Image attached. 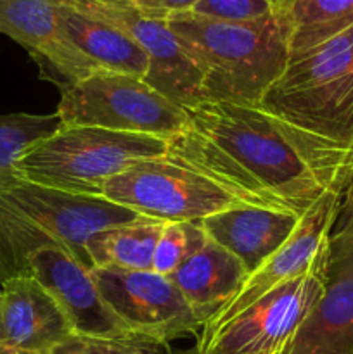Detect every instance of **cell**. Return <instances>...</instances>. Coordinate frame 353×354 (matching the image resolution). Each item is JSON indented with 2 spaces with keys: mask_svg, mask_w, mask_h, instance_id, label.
<instances>
[{
  "mask_svg": "<svg viewBox=\"0 0 353 354\" xmlns=\"http://www.w3.org/2000/svg\"><path fill=\"white\" fill-rule=\"evenodd\" d=\"M61 127H93L170 140L189 124L187 109L144 78L97 69L61 92Z\"/></svg>",
  "mask_w": 353,
  "mask_h": 354,
  "instance_id": "obj_6",
  "label": "cell"
},
{
  "mask_svg": "<svg viewBox=\"0 0 353 354\" xmlns=\"http://www.w3.org/2000/svg\"><path fill=\"white\" fill-rule=\"evenodd\" d=\"M57 6L62 26L71 44L97 68L141 78L147 76V54L123 30L71 6L66 0H57Z\"/></svg>",
  "mask_w": 353,
  "mask_h": 354,
  "instance_id": "obj_18",
  "label": "cell"
},
{
  "mask_svg": "<svg viewBox=\"0 0 353 354\" xmlns=\"http://www.w3.org/2000/svg\"><path fill=\"white\" fill-rule=\"evenodd\" d=\"M102 197L161 221H203L241 203L166 156L145 159L106 183Z\"/></svg>",
  "mask_w": 353,
  "mask_h": 354,
  "instance_id": "obj_8",
  "label": "cell"
},
{
  "mask_svg": "<svg viewBox=\"0 0 353 354\" xmlns=\"http://www.w3.org/2000/svg\"><path fill=\"white\" fill-rule=\"evenodd\" d=\"M0 354H12L9 346H7L6 330H3V318H2V303H0Z\"/></svg>",
  "mask_w": 353,
  "mask_h": 354,
  "instance_id": "obj_27",
  "label": "cell"
},
{
  "mask_svg": "<svg viewBox=\"0 0 353 354\" xmlns=\"http://www.w3.org/2000/svg\"><path fill=\"white\" fill-rule=\"evenodd\" d=\"M301 216L266 207L234 206L201 221L210 241L235 256L253 273L291 237Z\"/></svg>",
  "mask_w": 353,
  "mask_h": 354,
  "instance_id": "obj_16",
  "label": "cell"
},
{
  "mask_svg": "<svg viewBox=\"0 0 353 354\" xmlns=\"http://www.w3.org/2000/svg\"><path fill=\"white\" fill-rule=\"evenodd\" d=\"M87 344H89L90 354H161L159 351L166 348V346L138 337L87 339Z\"/></svg>",
  "mask_w": 353,
  "mask_h": 354,
  "instance_id": "obj_24",
  "label": "cell"
},
{
  "mask_svg": "<svg viewBox=\"0 0 353 354\" xmlns=\"http://www.w3.org/2000/svg\"><path fill=\"white\" fill-rule=\"evenodd\" d=\"M3 330L12 354H51L75 334L57 301L31 275L0 283Z\"/></svg>",
  "mask_w": 353,
  "mask_h": 354,
  "instance_id": "obj_15",
  "label": "cell"
},
{
  "mask_svg": "<svg viewBox=\"0 0 353 354\" xmlns=\"http://www.w3.org/2000/svg\"><path fill=\"white\" fill-rule=\"evenodd\" d=\"M0 33L19 44L38 64L42 78L61 92L99 69L68 38L57 0H0Z\"/></svg>",
  "mask_w": 353,
  "mask_h": 354,
  "instance_id": "obj_12",
  "label": "cell"
},
{
  "mask_svg": "<svg viewBox=\"0 0 353 354\" xmlns=\"http://www.w3.org/2000/svg\"><path fill=\"white\" fill-rule=\"evenodd\" d=\"M168 140L166 158L194 169L242 206L303 216L327 190L345 189L350 154L262 106L203 100Z\"/></svg>",
  "mask_w": 353,
  "mask_h": 354,
  "instance_id": "obj_1",
  "label": "cell"
},
{
  "mask_svg": "<svg viewBox=\"0 0 353 354\" xmlns=\"http://www.w3.org/2000/svg\"><path fill=\"white\" fill-rule=\"evenodd\" d=\"M327 261L282 283L232 320L199 332L197 354H291L301 327L317 308L325 287Z\"/></svg>",
  "mask_w": 353,
  "mask_h": 354,
  "instance_id": "obj_7",
  "label": "cell"
},
{
  "mask_svg": "<svg viewBox=\"0 0 353 354\" xmlns=\"http://www.w3.org/2000/svg\"><path fill=\"white\" fill-rule=\"evenodd\" d=\"M201 0H135L134 6L149 16L166 19L175 14L192 12V9Z\"/></svg>",
  "mask_w": 353,
  "mask_h": 354,
  "instance_id": "obj_25",
  "label": "cell"
},
{
  "mask_svg": "<svg viewBox=\"0 0 353 354\" xmlns=\"http://www.w3.org/2000/svg\"><path fill=\"white\" fill-rule=\"evenodd\" d=\"M246 277L248 272L242 263L208 239L206 244L187 258L170 279L204 325L234 296Z\"/></svg>",
  "mask_w": 353,
  "mask_h": 354,
  "instance_id": "obj_17",
  "label": "cell"
},
{
  "mask_svg": "<svg viewBox=\"0 0 353 354\" xmlns=\"http://www.w3.org/2000/svg\"><path fill=\"white\" fill-rule=\"evenodd\" d=\"M208 242L201 221H166L158 239L152 270L170 277L175 270Z\"/></svg>",
  "mask_w": 353,
  "mask_h": 354,
  "instance_id": "obj_22",
  "label": "cell"
},
{
  "mask_svg": "<svg viewBox=\"0 0 353 354\" xmlns=\"http://www.w3.org/2000/svg\"><path fill=\"white\" fill-rule=\"evenodd\" d=\"M165 223L166 221L138 216L137 220L93 234L87 244L93 270H152L156 244Z\"/></svg>",
  "mask_w": 353,
  "mask_h": 354,
  "instance_id": "obj_19",
  "label": "cell"
},
{
  "mask_svg": "<svg viewBox=\"0 0 353 354\" xmlns=\"http://www.w3.org/2000/svg\"><path fill=\"white\" fill-rule=\"evenodd\" d=\"M345 225H353V216H348V218H338V220H336L334 228H336V227H345Z\"/></svg>",
  "mask_w": 353,
  "mask_h": 354,
  "instance_id": "obj_28",
  "label": "cell"
},
{
  "mask_svg": "<svg viewBox=\"0 0 353 354\" xmlns=\"http://www.w3.org/2000/svg\"><path fill=\"white\" fill-rule=\"evenodd\" d=\"M59 128L57 113L0 114V194L23 182L16 168L21 156Z\"/></svg>",
  "mask_w": 353,
  "mask_h": 354,
  "instance_id": "obj_21",
  "label": "cell"
},
{
  "mask_svg": "<svg viewBox=\"0 0 353 354\" xmlns=\"http://www.w3.org/2000/svg\"><path fill=\"white\" fill-rule=\"evenodd\" d=\"M260 106L353 156V57L346 33L291 57Z\"/></svg>",
  "mask_w": 353,
  "mask_h": 354,
  "instance_id": "obj_4",
  "label": "cell"
},
{
  "mask_svg": "<svg viewBox=\"0 0 353 354\" xmlns=\"http://www.w3.org/2000/svg\"><path fill=\"white\" fill-rule=\"evenodd\" d=\"M291 0H201L192 14L221 21H255L286 10Z\"/></svg>",
  "mask_w": 353,
  "mask_h": 354,
  "instance_id": "obj_23",
  "label": "cell"
},
{
  "mask_svg": "<svg viewBox=\"0 0 353 354\" xmlns=\"http://www.w3.org/2000/svg\"><path fill=\"white\" fill-rule=\"evenodd\" d=\"M51 354H90V351L87 339L82 337V335L73 334L66 341H62L61 344L55 346Z\"/></svg>",
  "mask_w": 353,
  "mask_h": 354,
  "instance_id": "obj_26",
  "label": "cell"
},
{
  "mask_svg": "<svg viewBox=\"0 0 353 354\" xmlns=\"http://www.w3.org/2000/svg\"><path fill=\"white\" fill-rule=\"evenodd\" d=\"M118 2H130V3H134L135 0H118Z\"/></svg>",
  "mask_w": 353,
  "mask_h": 354,
  "instance_id": "obj_32",
  "label": "cell"
},
{
  "mask_svg": "<svg viewBox=\"0 0 353 354\" xmlns=\"http://www.w3.org/2000/svg\"><path fill=\"white\" fill-rule=\"evenodd\" d=\"M291 354H353V225L332 230L324 294Z\"/></svg>",
  "mask_w": 353,
  "mask_h": 354,
  "instance_id": "obj_14",
  "label": "cell"
},
{
  "mask_svg": "<svg viewBox=\"0 0 353 354\" xmlns=\"http://www.w3.org/2000/svg\"><path fill=\"white\" fill-rule=\"evenodd\" d=\"M291 57L300 55L353 26V0H291Z\"/></svg>",
  "mask_w": 353,
  "mask_h": 354,
  "instance_id": "obj_20",
  "label": "cell"
},
{
  "mask_svg": "<svg viewBox=\"0 0 353 354\" xmlns=\"http://www.w3.org/2000/svg\"><path fill=\"white\" fill-rule=\"evenodd\" d=\"M71 6L120 28L134 38L149 57L145 82L182 107L203 102L199 69L168 26L166 19L149 16L130 2L66 0Z\"/></svg>",
  "mask_w": 353,
  "mask_h": 354,
  "instance_id": "obj_11",
  "label": "cell"
},
{
  "mask_svg": "<svg viewBox=\"0 0 353 354\" xmlns=\"http://www.w3.org/2000/svg\"><path fill=\"white\" fill-rule=\"evenodd\" d=\"M341 207V190H327L300 218L291 237L260 266L249 273L234 296L221 304L199 332H211L244 311L282 283L307 275L327 261L329 242ZM197 332V334H199Z\"/></svg>",
  "mask_w": 353,
  "mask_h": 354,
  "instance_id": "obj_10",
  "label": "cell"
},
{
  "mask_svg": "<svg viewBox=\"0 0 353 354\" xmlns=\"http://www.w3.org/2000/svg\"><path fill=\"white\" fill-rule=\"evenodd\" d=\"M93 282L134 337L166 346L197 334L203 322L170 277L154 270H92Z\"/></svg>",
  "mask_w": 353,
  "mask_h": 354,
  "instance_id": "obj_9",
  "label": "cell"
},
{
  "mask_svg": "<svg viewBox=\"0 0 353 354\" xmlns=\"http://www.w3.org/2000/svg\"><path fill=\"white\" fill-rule=\"evenodd\" d=\"M166 354H197V353L194 351V349H192V351H183V353H166Z\"/></svg>",
  "mask_w": 353,
  "mask_h": 354,
  "instance_id": "obj_31",
  "label": "cell"
},
{
  "mask_svg": "<svg viewBox=\"0 0 353 354\" xmlns=\"http://www.w3.org/2000/svg\"><path fill=\"white\" fill-rule=\"evenodd\" d=\"M168 140L93 127H61L17 161L21 180L76 196H102L111 178L166 154Z\"/></svg>",
  "mask_w": 353,
  "mask_h": 354,
  "instance_id": "obj_5",
  "label": "cell"
},
{
  "mask_svg": "<svg viewBox=\"0 0 353 354\" xmlns=\"http://www.w3.org/2000/svg\"><path fill=\"white\" fill-rule=\"evenodd\" d=\"M353 175V156H352V162H350V173H348V178H350V176H352ZM346 182H348V180H346ZM345 185H346V183H345Z\"/></svg>",
  "mask_w": 353,
  "mask_h": 354,
  "instance_id": "obj_30",
  "label": "cell"
},
{
  "mask_svg": "<svg viewBox=\"0 0 353 354\" xmlns=\"http://www.w3.org/2000/svg\"><path fill=\"white\" fill-rule=\"evenodd\" d=\"M346 37H348V44H350V50H352V57H353V26L346 31Z\"/></svg>",
  "mask_w": 353,
  "mask_h": 354,
  "instance_id": "obj_29",
  "label": "cell"
},
{
  "mask_svg": "<svg viewBox=\"0 0 353 354\" xmlns=\"http://www.w3.org/2000/svg\"><path fill=\"white\" fill-rule=\"evenodd\" d=\"M28 275L37 279L57 301L76 335L87 339L134 337L97 289L92 272L62 249L35 252L28 261Z\"/></svg>",
  "mask_w": 353,
  "mask_h": 354,
  "instance_id": "obj_13",
  "label": "cell"
},
{
  "mask_svg": "<svg viewBox=\"0 0 353 354\" xmlns=\"http://www.w3.org/2000/svg\"><path fill=\"white\" fill-rule=\"evenodd\" d=\"M141 214L102 196H76L23 180L0 194V283L28 275V261L57 248L92 272L90 237Z\"/></svg>",
  "mask_w": 353,
  "mask_h": 354,
  "instance_id": "obj_3",
  "label": "cell"
},
{
  "mask_svg": "<svg viewBox=\"0 0 353 354\" xmlns=\"http://www.w3.org/2000/svg\"><path fill=\"white\" fill-rule=\"evenodd\" d=\"M166 23L199 69L204 100L260 106L291 61L287 9L255 21L185 12Z\"/></svg>",
  "mask_w": 353,
  "mask_h": 354,
  "instance_id": "obj_2",
  "label": "cell"
}]
</instances>
